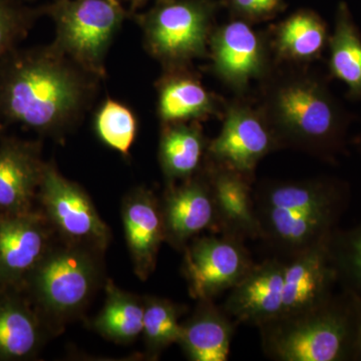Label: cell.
Instances as JSON below:
<instances>
[{"label": "cell", "instance_id": "6da1fadb", "mask_svg": "<svg viewBox=\"0 0 361 361\" xmlns=\"http://www.w3.org/2000/svg\"><path fill=\"white\" fill-rule=\"evenodd\" d=\"M99 80L52 44L16 49L0 61V118L63 137L92 106Z\"/></svg>", "mask_w": 361, "mask_h": 361}, {"label": "cell", "instance_id": "7a4b0ae2", "mask_svg": "<svg viewBox=\"0 0 361 361\" xmlns=\"http://www.w3.org/2000/svg\"><path fill=\"white\" fill-rule=\"evenodd\" d=\"M311 66L278 65L258 85L255 102L280 148L334 164L348 146L350 113Z\"/></svg>", "mask_w": 361, "mask_h": 361}, {"label": "cell", "instance_id": "3957f363", "mask_svg": "<svg viewBox=\"0 0 361 361\" xmlns=\"http://www.w3.org/2000/svg\"><path fill=\"white\" fill-rule=\"evenodd\" d=\"M254 196L260 239L287 260L329 241L348 205L349 188L330 177L264 180Z\"/></svg>", "mask_w": 361, "mask_h": 361}, {"label": "cell", "instance_id": "277c9868", "mask_svg": "<svg viewBox=\"0 0 361 361\" xmlns=\"http://www.w3.org/2000/svg\"><path fill=\"white\" fill-rule=\"evenodd\" d=\"M264 353L279 361L353 360L355 312L348 292L314 310L259 327Z\"/></svg>", "mask_w": 361, "mask_h": 361}, {"label": "cell", "instance_id": "5b68a950", "mask_svg": "<svg viewBox=\"0 0 361 361\" xmlns=\"http://www.w3.org/2000/svg\"><path fill=\"white\" fill-rule=\"evenodd\" d=\"M219 0H158L145 13L133 14L147 52L161 68L193 66L208 58Z\"/></svg>", "mask_w": 361, "mask_h": 361}, {"label": "cell", "instance_id": "8992f818", "mask_svg": "<svg viewBox=\"0 0 361 361\" xmlns=\"http://www.w3.org/2000/svg\"><path fill=\"white\" fill-rule=\"evenodd\" d=\"M56 26L52 44L87 73L104 80L111 42L130 18L121 0H52L42 6Z\"/></svg>", "mask_w": 361, "mask_h": 361}, {"label": "cell", "instance_id": "52a82bcc", "mask_svg": "<svg viewBox=\"0 0 361 361\" xmlns=\"http://www.w3.org/2000/svg\"><path fill=\"white\" fill-rule=\"evenodd\" d=\"M208 59L209 71L234 96H248L252 85L264 82L278 66L267 30L233 18L216 26Z\"/></svg>", "mask_w": 361, "mask_h": 361}, {"label": "cell", "instance_id": "ba28073f", "mask_svg": "<svg viewBox=\"0 0 361 361\" xmlns=\"http://www.w3.org/2000/svg\"><path fill=\"white\" fill-rule=\"evenodd\" d=\"M222 127L209 141L206 158L241 174L255 178L258 164L281 149L255 99L233 96L226 99Z\"/></svg>", "mask_w": 361, "mask_h": 361}, {"label": "cell", "instance_id": "9c48e42d", "mask_svg": "<svg viewBox=\"0 0 361 361\" xmlns=\"http://www.w3.org/2000/svg\"><path fill=\"white\" fill-rule=\"evenodd\" d=\"M94 259L84 249L68 247L45 254L35 268L33 285L45 310L56 316L71 315L84 307L94 285Z\"/></svg>", "mask_w": 361, "mask_h": 361}, {"label": "cell", "instance_id": "30bf717a", "mask_svg": "<svg viewBox=\"0 0 361 361\" xmlns=\"http://www.w3.org/2000/svg\"><path fill=\"white\" fill-rule=\"evenodd\" d=\"M254 264L243 240L223 234L195 240L184 259L190 294L199 300L213 299L239 283Z\"/></svg>", "mask_w": 361, "mask_h": 361}, {"label": "cell", "instance_id": "8fae6325", "mask_svg": "<svg viewBox=\"0 0 361 361\" xmlns=\"http://www.w3.org/2000/svg\"><path fill=\"white\" fill-rule=\"evenodd\" d=\"M39 192L47 217L71 243L99 249L109 243L110 230L99 217L89 195L59 174L51 164H45Z\"/></svg>", "mask_w": 361, "mask_h": 361}, {"label": "cell", "instance_id": "7c38bea8", "mask_svg": "<svg viewBox=\"0 0 361 361\" xmlns=\"http://www.w3.org/2000/svg\"><path fill=\"white\" fill-rule=\"evenodd\" d=\"M155 87L161 125L222 118L226 99L207 89L193 66L163 68Z\"/></svg>", "mask_w": 361, "mask_h": 361}, {"label": "cell", "instance_id": "4fadbf2b", "mask_svg": "<svg viewBox=\"0 0 361 361\" xmlns=\"http://www.w3.org/2000/svg\"><path fill=\"white\" fill-rule=\"evenodd\" d=\"M284 261L273 257L254 264L229 290L223 310L236 323L260 327L283 310Z\"/></svg>", "mask_w": 361, "mask_h": 361}, {"label": "cell", "instance_id": "5bb4252c", "mask_svg": "<svg viewBox=\"0 0 361 361\" xmlns=\"http://www.w3.org/2000/svg\"><path fill=\"white\" fill-rule=\"evenodd\" d=\"M329 241L284 261L283 310L293 315L319 307L334 296L338 283Z\"/></svg>", "mask_w": 361, "mask_h": 361}, {"label": "cell", "instance_id": "9a60e30c", "mask_svg": "<svg viewBox=\"0 0 361 361\" xmlns=\"http://www.w3.org/2000/svg\"><path fill=\"white\" fill-rule=\"evenodd\" d=\"M212 189L217 229L223 235L246 239H260L261 229L256 213L255 178L217 165L206 158L204 164Z\"/></svg>", "mask_w": 361, "mask_h": 361}, {"label": "cell", "instance_id": "2e32d148", "mask_svg": "<svg viewBox=\"0 0 361 361\" xmlns=\"http://www.w3.org/2000/svg\"><path fill=\"white\" fill-rule=\"evenodd\" d=\"M161 212L166 240L177 248L204 230L217 227L212 189L204 167L180 185L168 184Z\"/></svg>", "mask_w": 361, "mask_h": 361}, {"label": "cell", "instance_id": "e0dca14e", "mask_svg": "<svg viewBox=\"0 0 361 361\" xmlns=\"http://www.w3.org/2000/svg\"><path fill=\"white\" fill-rule=\"evenodd\" d=\"M122 216L135 274L146 280L155 270L159 251L166 240L161 206L153 192L137 188L126 197Z\"/></svg>", "mask_w": 361, "mask_h": 361}, {"label": "cell", "instance_id": "ac0fdd59", "mask_svg": "<svg viewBox=\"0 0 361 361\" xmlns=\"http://www.w3.org/2000/svg\"><path fill=\"white\" fill-rule=\"evenodd\" d=\"M47 238L42 218L30 211L0 216V284L35 270L45 256Z\"/></svg>", "mask_w": 361, "mask_h": 361}, {"label": "cell", "instance_id": "d6986e66", "mask_svg": "<svg viewBox=\"0 0 361 361\" xmlns=\"http://www.w3.org/2000/svg\"><path fill=\"white\" fill-rule=\"evenodd\" d=\"M44 167L39 144L4 140L0 145V208L7 213L28 212Z\"/></svg>", "mask_w": 361, "mask_h": 361}, {"label": "cell", "instance_id": "ffe728a7", "mask_svg": "<svg viewBox=\"0 0 361 361\" xmlns=\"http://www.w3.org/2000/svg\"><path fill=\"white\" fill-rule=\"evenodd\" d=\"M266 30L277 65L311 66L329 47V25L313 9H297Z\"/></svg>", "mask_w": 361, "mask_h": 361}, {"label": "cell", "instance_id": "44dd1931", "mask_svg": "<svg viewBox=\"0 0 361 361\" xmlns=\"http://www.w3.org/2000/svg\"><path fill=\"white\" fill-rule=\"evenodd\" d=\"M200 301L194 315L182 324L178 343L190 360L226 361L236 323L212 299Z\"/></svg>", "mask_w": 361, "mask_h": 361}, {"label": "cell", "instance_id": "7402d4cb", "mask_svg": "<svg viewBox=\"0 0 361 361\" xmlns=\"http://www.w3.org/2000/svg\"><path fill=\"white\" fill-rule=\"evenodd\" d=\"M208 144L200 122L161 123L159 161L168 184L198 174Z\"/></svg>", "mask_w": 361, "mask_h": 361}, {"label": "cell", "instance_id": "603a6c76", "mask_svg": "<svg viewBox=\"0 0 361 361\" xmlns=\"http://www.w3.org/2000/svg\"><path fill=\"white\" fill-rule=\"evenodd\" d=\"M327 51L330 80L345 85L349 99L361 102V32L348 2L337 6Z\"/></svg>", "mask_w": 361, "mask_h": 361}, {"label": "cell", "instance_id": "cb8c5ba5", "mask_svg": "<svg viewBox=\"0 0 361 361\" xmlns=\"http://www.w3.org/2000/svg\"><path fill=\"white\" fill-rule=\"evenodd\" d=\"M145 301L121 290L111 281L106 284V299L94 327L106 338L130 342L142 334Z\"/></svg>", "mask_w": 361, "mask_h": 361}, {"label": "cell", "instance_id": "d4e9b609", "mask_svg": "<svg viewBox=\"0 0 361 361\" xmlns=\"http://www.w3.org/2000/svg\"><path fill=\"white\" fill-rule=\"evenodd\" d=\"M92 128L104 146L128 157L137 139L139 120L128 104L106 97L94 111Z\"/></svg>", "mask_w": 361, "mask_h": 361}, {"label": "cell", "instance_id": "484cf974", "mask_svg": "<svg viewBox=\"0 0 361 361\" xmlns=\"http://www.w3.org/2000/svg\"><path fill=\"white\" fill-rule=\"evenodd\" d=\"M39 342L37 320L16 301L0 302V358L16 360L32 355Z\"/></svg>", "mask_w": 361, "mask_h": 361}, {"label": "cell", "instance_id": "4316f807", "mask_svg": "<svg viewBox=\"0 0 361 361\" xmlns=\"http://www.w3.org/2000/svg\"><path fill=\"white\" fill-rule=\"evenodd\" d=\"M329 249L338 283L344 291L361 298V224L345 231L337 228Z\"/></svg>", "mask_w": 361, "mask_h": 361}, {"label": "cell", "instance_id": "83f0119b", "mask_svg": "<svg viewBox=\"0 0 361 361\" xmlns=\"http://www.w3.org/2000/svg\"><path fill=\"white\" fill-rule=\"evenodd\" d=\"M179 316V308L170 300L157 297L145 300L142 334L152 353H159L179 342L182 331Z\"/></svg>", "mask_w": 361, "mask_h": 361}, {"label": "cell", "instance_id": "f1b7e54d", "mask_svg": "<svg viewBox=\"0 0 361 361\" xmlns=\"http://www.w3.org/2000/svg\"><path fill=\"white\" fill-rule=\"evenodd\" d=\"M42 16V6L30 7L21 0H0V61L18 49Z\"/></svg>", "mask_w": 361, "mask_h": 361}, {"label": "cell", "instance_id": "f546056e", "mask_svg": "<svg viewBox=\"0 0 361 361\" xmlns=\"http://www.w3.org/2000/svg\"><path fill=\"white\" fill-rule=\"evenodd\" d=\"M230 18L248 21L252 25L267 23L284 13L285 0H219Z\"/></svg>", "mask_w": 361, "mask_h": 361}, {"label": "cell", "instance_id": "4dcf8cb0", "mask_svg": "<svg viewBox=\"0 0 361 361\" xmlns=\"http://www.w3.org/2000/svg\"><path fill=\"white\" fill-rule=\"evenodd\" d=\"M346 292V291H345ZM355 312V348H353V360L361 361V298L349 293Z\"/></svg>", "mask_w": 361, "mask_h": 361}, {"label": "cell", "instance_id": "1f68e13d", "mask_svg": "<svg viewBox=\"0 0 361 361\" xmlns=\"http://www.w3.org/2000/svg\"><path fill=\"white\" fill-rule=\"evenodd\" d=\"M126 1L129 4V13L130 14V18H132L133 14L137 13L140 8H142V6H146L149 1L151 0H126ZM154 1H158V0H154Z\"/></svg>", "mask_w": 361, "mask_h": 361}, {"label": "cell", "instance_id": "d6a6232c", "mask_svg": "<svg viewBox=\"0 0 361 361\" xmlns=\"http://www.w3.org/2000/svg\"><path fill=\"white\" fill-rule=\"evenodd\" d=\"M355 148L357 149V151L360 152L361 154V130L360 132V134L356 135V137L355 139Z\"/></svg>", "mask_w": 361, "mask_h": 361}, {"label": "cell", "instance_id": "836d02e7", "mask_svg": "<svg viewBox=\"0 0 361 361\" xmlns=\"http://www.w3.org/2000/svg\"><path fill=\"white\" fill-rule=\"evenodd\" d=\"M21 1L28 2V1H33V0H21Z\"/></svg>", "mask_w": 361, "mask_h": 361}]
</instances>
